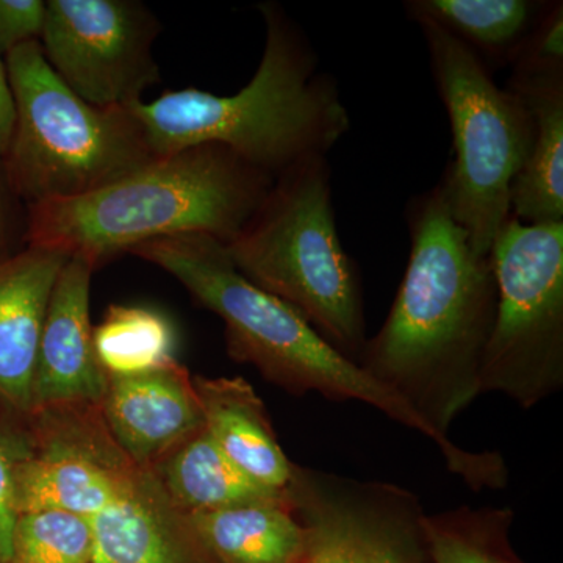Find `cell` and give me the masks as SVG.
<instances>
[{"mask_svg":"<svg viewBox=\"0 0 563 563\" xmlns=\"http://www.w3.org/2000/svg\"><path fill=\"white\" fill-rule=\"evenodd\" d=\"M70 254L25 246L0 258V402L31 417L36 355L52 290Z\"/></svg>","mask_w":563,"mask_h":563,"instance_id":"5bb4252c","label":"cell"},{"mask_svg":"<svg viewBox=\"0 0 563 563\" xmlns=\"http://www.w3.org/2000/svg\"><path fill=\"white\" fill-rule=\"evenodd\" d=\"M224 247L247 280L357 363L368 340L361 277L336 229L328 157L279 174Z\"/></svg>","mask_w":563,"mask_h":563,"instance_id":"5b68a950","label":"cell"},{"mask_svg":"<svg viewBox=\"0 0 563 563\" xmlns=\"http://www.w3.org/2000/svg\"><path fill=\"white\" fill-rule=\"evenodd\" d=\"M406 221L410 255L401 287L357 363L454 444L451 426L481 396L498 306L495 269L455 222L442 180L410 199Z\"/></svg>","mask_w":563,"mask_h":563,"instance_id":"6da1fadb","label":"cell"},{"mask_svg":"<svg viewBox=\"0 0 563 563\" xmlns=\"http://www.w3.org/2000/svg\"><path fill=\"white\" fill-rule=\"evenodd\" d=\"M548 3L539 0H409L412 21H429L450 33L488 69L514 65Z\"/></svg>","mask_w":563,"mask_h":563,"instance_id":"d6986e66","label":"cell"},{"mask_svg":"<svg viewBox=\"0 0 563 563\" xmlns=\"http://www.w3.org/2000/svg\"><path fill=\"white\" fill-rule=\"evenodd\" d=\"M157 20L133 0H49L41 49L81 101L124 109L161 80L152 47Z\"/></svg>","mask_w":563,"mask_h":563,"instance_id":"9c48e42d","label":"cell"},{"mask_svg":"<svg viewBox=\"0 0 563 563\" xmlns=\"http://www.w3.org/2000/svg\"><path fill=\"white\" fill-rule=\"evenodd\" d=\"M187 517L217 563H303L309 553V529L290 496Z\"/></svg>","mask_w":563,"mask_h":563,"instance_id":"ac0fdd59","label":"cell"},{"mask_svg":"<svg viewBox=\"0 0 563 563\" xmlns=\"http://www.w3.org/2000/svg\"><path fill=\"white\" fill-rule=\"evenodd\" d=\"M14 128V103L5 62L0 57V161L9 151Z\"/></svg>","mask_w":563,"mask_h":563,"instance_id":"484cf974","label":"cell"},{"mask_svg":"<svg viewBox=\"0 0 563 563\" xmlns=\"http://www.w3.org/2000/svg\"><path fill=\"white\" fill-rule=\"evenodd\" d=\"M9 563H92L90 521L62 510L18 515Z\"/></svg>","mask_w":563,"mask_h":563,"instance_id":"603a6c76","label":"cell"},{"mask_svg":"<svg viewBox=\"0 0 563 563\" xmlns=\"http://www.w3.org/2000/svg\"><path fill=\"white\" fill-rule=\"evenodd\" d=\"M415 22L453 131L454 158L440 180L473 251L490 257L496 236L512 217L510 191L531 147V114L461 41L432 22Z\"/></svg>","mask_w":563,"mask_h":563,"instance_id":"52a82bcc","label":"cell"},{"mask_svg":"<svg viewBox=\"0 0 563 563\" xmlns=\"http://www.w3.org/2000/svg\"><path fill=\"white\" fill-rule=\"evenodd\" d=\"M509 507H457L426 515L424 536L431 563H521L509 553Z\"/></svg>","mask_w":563,"mask_h":563,"instance_id":"7402d4cb","label":"cell"},{"mask_svg":"<svg viewBox=\"0 0 563 563\" xmlns=\"http://www.w3.org/2000/svg\"><path fill=\"white\" fill-rule=\"evenodd\" d=\"M88 521L92 563H217L147 470Z\"/></svg>","mask_w":563,"mask_h":563,"instance_id":"9a60e30c","label":"cell"},{"mask_svg":"<svg viewBox=\"0 0 563 563\" xmlns=\"http://www.w3.org/2000/svg\"><path fill=\"white\" fill-rule=\"evenodd\" d=\"M44 16L43 0H0V57L29 41H40Z\"/></svg>","mask_w":563,"mask_h":563,"instance_id":"d4e9b609","label":"cell"},{"mask_svg":"<svg viewBox=\"0 0 563 563\" xmlns=\"http://www.w3.org/2000/svg\"><path fill=\"white\" fill-rule=\"evenodd\" d=\"M33 448L31 417L0 402V563H9L18 520L16 472Z\"/></svg>","mask_w":563,"mask_h":563,"instance_id":"cb8c5ba5","label":"cell"},{"mask_svg":"<svg viewBox=\"0 0 563 563\" xmlns=\"http://www.w3.org/2000/svg\"><path fill=\"white\" fill-rule=\"evenodd\" d=\"M129 252L172 274L196 302L221 318L233 361L250 363L268 383L295 396L320 393L331 401L368 404L431 440L446 468L473 490L492 483V451H466L440 440L420 415L322 339L295 309L247 280L220 240L187 233L152 240Z\"/></svg>","mask_w":563,"mask_h":563,"instance_id":"7a4b0ae2","label":"cell"},{"mask_svg":"<svg viewBox=\"0 0 563 563\" xmlns=\"http://www.w3.org/2000/svg\"><path fill=\"white\" fill-rule=\"evenodd\" d=\"M14 128L3 180L29 207L79 198L146 165L155 155L131 107L81 101L44 58L40 41L5 55Z\"/></svg>","mask_w":563,"mask_h":563,"instance_id":"8992f818","label":"cell"},{"mask_svg":"<svg viewBox=\"0 0 563 563\" xmlns=\"http://www.w3.org/2000/svg\"><path fill=\"white\" fill-rule=\"evenodd\" d=\"M258 10L265 49L243 90L218 96L187 88L132 103L155 157L220 144L276 179L298 163L328 157L350 132L339 85L320 70L306 33L279 3H262Z\"/></svg>","mask_w":563,"mask_h":563,"instance_id":"3957f363","label":"cell"},{"mask_svg":"<svg viewBox=\"0 0 563 563\" xmlns=\"http://www.w3.org/2000/svg\"><path fill=\"white\" fill-rule=\"evenodd\" d=\"M147 472L185 515L288 496L266 490L252 481L222 453L206 429L174 448Z\"/></svg>","mask_w":563,"mask_h":563,"instance_id":"ffe728a7","label":"cell"},{"mask_svg":"<svg viewBox=\"0 0 563 563\" xmlns=\"http://www.w3.org/2000/svg\"><path fill=\"white\" fill-rule=\"evenodd\" d=\"M531 114L532 139L510 209L525 224L563 222V68L514 69L509 85Z\"/></svg>","mask_w":563,"mask_h":563,"instance_id":"e0dca14e","label":"cell"},{"mask_svg":"<svg viewBox=\"0 0 563 563\" xmlns=\"http://www.w3.org/2000/svg\"><path fill=\"white\" fill-rule=\"evenodd\" d=\"M32 453L16 472L18 515L62 510L95 517L139 474L110 435L98 406L51 407L31 415Z\"/></svg>","mask_w":563,"mask_h":563,"instance_id":"8fae6325","label":"cell"},{"mask_svg":"<svg viewBox=\"0 0 563 563\" xmlns=\"http://www.w3.org/2000/svg\"><path fill=\"white\" fill-rule=\"evenodd\" d=\"M101 415L122 453L141 470H151L203 429L192 376L179 362L136 376H109Z\"/></svg>","mask_w":563,"mask_h":563,"instance_id":"4fadbf2b","label":"cell"},{"mask_svg":"<svg viewBox=\"0 0 563 563\" xmlns=\"http://www.w3.org/2000/svg\"><path fill=\"white\" fill-rule=\"evenodd\" d=\"M490 257L498 306L479 391L533 409L563 387V222L510 217Z\"/></svg>","mask_w":563,"mask_h":563,"instance_id":"ba28073f","label":"cell"},{"mask_svg":"<svg viewBox=\"0 0 563 563\" xmlns=\"http://www.w3.org/2000/svg\"><path fill=\"white\" fill-rule=\"evenodd\" d=\"M203 429L263 488L288 495L296 463L282 450L261 396L243 377L192 376Z\"/></svg>","mask_w":563,"mask_h":563,"instance_id":"2e32d148","label":"cell"},{"mask_svg":"<svg viewBox=\"0 0 563 563\" xmlns=\"http://www.w3.org/2000/svg\"><path fill=\"white\" fill-rule=\"evenodd\" d=\"M273 177L220 144L158 155L79 198L29 207V246L81 255L102 266L139 244L203 233L231 242Z\"/></svg>","mask_w":563,"mask_h":563,"instance_id":"277c9868","label":"cell"},{"mask_svg":"<svg viewBox=\"0 0 563 563\" xmlns=\"http://www.w3.org/2000/svg\"><path fill=\"white\" fill-rule=\"evenodd\" d=\"M292 506L310 543L303 563H429L424 509L399 485L296 465Z\"/></svg>","mask_w":563,"mask_h":563,"instance_id":"30bf717a","label":"cell"},{"mask_svg":"<svg viewBox=\"0 0 563 563\" xmlns=\"http://www.w3.org/2000/svg\"><path fill=\"white\" fill-rule=\"evenodd\" d=\"M96 355L107 376H136L176 361V331L150 307L113 303L92 328Z\"/></svg>","mask_w":563,"mask_h":563,"instance_id":"44dd1931","label":"cell"},{"mask_svg":"<svg viewBox=\"0 0 563 563\" xmlns=\"http://www.w3.org/2000/svg\"><path fill=\"white\" fill-rule=\"evenodd\" d=\"M95 269L81 255H70L52 290L33 374L31 415L51 407H101L109 376L92 342Z\"/></svg>","mask_w":563,"mask_h":563,"instance_id":"7c38bea8","label":"cell"},{"mask_svg":"<svg viewBox=\"0 0 563 563\" xmlns=\"http://www.w3.org/2000/svg\"><path fill=\"white\" fill-rule=\"evenodd\" d=\"M10 240V222L9 210H7L5 198H3V188L0 184V258L10 255L9 252Z\"/></svg>","mask_w":563,"mask_h":563,"instance_id":"4316f807","label":"cell"}]
</instances>
